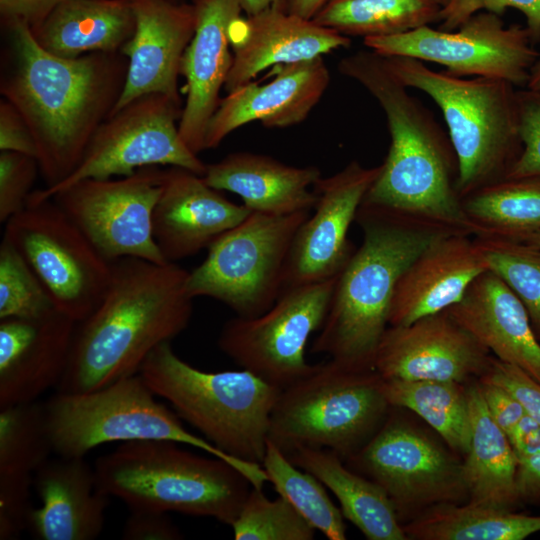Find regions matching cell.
<instances>
[{
	"mask_svg": "<svg viewBox=\"0 0 540 540\" xmlns=\"http://www.w3.org/2000/svg\"><path fill=\"white\" fill-rule=\"evenodd\" d=\"M525 88L540 93V46L538 48L536 60L530 68L529 77Z\"/></svg>",
	"mask_w": 540,
	"mask_h": 540,
	"instance_id": "cell-53",
	"label": "cell"
},
{
	"mask_svg": "<svg viewBox=\"0 0 540 540\" xmlns=\"http://www.w3.org/2000/svg\"><path fill=\"white\" fill-rule=\"evenodd\" d=\"M310 213L251 212L220 235L207 248L203 262L189 271V295L213 298L244 318L269 310L283 292L294 237Z\"/></svg>",
	"mask_w": 540,
	"mask_h": 540,
	"instance_id": "cell-10",
	"label": "cell"
},
{
	"mask_svg": "<svg viewBox=\"0 0 540 540\" xmlns=\"http://www.w3.org/2000/svg\"><path fill=\"white\" fill-rule=\"evenodd\" d=\"M139 374L176 414L225 453L261 464L280 389L248 370L206 372L157 346Z\"/></svg>",
	"mask_w": 540,
	"mask_h": 540,
	"instance_id": "cell-7",
	"label": "cell"
},
{
	"mask_svg": "<svg viewBox=\"0 0 540 540\" xmlns=\"http://www.w3.org/2000/svg\"><path fill=\"white\" fill-rule=\"evenodd\" d=\"M488 270L501 278L524 305L540 341V249L495 237H474Z\"/></svg>",
	"mask_w": 540,
	"mask_h": 540,
	"instance_id": "cell-38",
	"label": "cell"
},
{
	"mask_svg": "<svg viewBox=\"0 0 540 540\" xmlns=\"http://www.w3.org/2000/svg\"><path fill=\"white\" fill-rule=\"evenodd\" d=\"M327 0H286V10L299 17L312 20Z\"/></svg>",
	"mask_w": 540,
	"mask_h": 540,
	"instance_id": "cell-51",
	"label": "cell"
},
{
	"mask_svg": "<svg viewBox=\"0 0 540 540\" xmlns=\"http://www.w3.org/2000/svg\"><path fill=\"white\" fill-rule=\"evenodd\" d=\"M230 526L236 540H312L316 530L288 500L254 487Z\"/></svg>",
	"mask_w": 540,
	"mask_h": 540,
	"instance_id": "cell-39",
	"label": "cell"
},
{
	"mask_svg": "<svg viewBox=\"0 0 540 540\" xmlns=\"http://www.w3.org/2000/svg\"><path fill=\"white\" fill-rule=\"evenodd\" d=\"M478 385L491 418L508 436L526 414L523 405L507 389L483 377Z\"/></svg>",
	"mask_w": 540,
	"mask_h": 540,
	"instance_id": "cell-46",
	"label": "cell"
},
{
	"mask_svg": "<svg viewBox=\"0 0 540 540\" xmlns=\"http://www.w3.org/2000/svg\"><path fill=\"white\" fill-rule=\"evenodd\" d=\"M508 438L517 460L540 453V423L527 413Z\"/></svg>",
	"mask_w": 540,
	"mask_h": 540,
	"instance_id": "cell-50",
	"label": "cell"
},
{
	"mask_svg": "<svg viewBox=\"0 0 540 540\" xmlns=\"http://www.w3.org/2000/svg\"><path fill=\"white\" fill-rule=\"evenodd\" d=\"M134 30L131 0H66L33 34L48 52L75 58L94 52H118Z\"/></svg>",
	"mask_w": 540,
	"mask_h": 540,
	"instance_id": "cell-30",
	"label": "cell"
},
{
	"mask_svg": "<svg viewBox=\"0 0 540 540\" xmlns=\"http://www.w3.org/2000/svg\"><path fill=\"white\" fill-rule=\"evenodd\" d=\"M230 44L233 61L224 85L227 92L251 82L272 65L323 57L349 47L351 39L313 20L272 8L237 19L231 26Z\"/></svg>",
	"mask_w": 540,
	"mask_h": 540,
	"instance_id": "cell-24",
	"label": "cell"
},
{
	"mask_svg": "<svg viewBox=\"0 0 540 540\" xmlns=\"http://www.w3.org/2000/svg\"><path fill=\"white\" fill-rule=\"evenodd\" d=\"M33 488L41 503L32 508L28 528L37 539L93 540L101 534L110 497L84 457L48 460L35 473Z\"/></svg>",
	"mask_w": 540,
	"mask_h": 540,
	"instance_id": "cell-26",
	"label": "cell"
},
{
	"mask_svg": "<svg viewBox=\"0 0 540 540\" xmlns=\"http://www.w3.org/2000/svg\"><path fill=\"white\" fill-rule=\"evenodd\" d=\"M363 43L383 56L440 64L455 76L497 78L526 87L539 42L526 25L506 26L501 16L481 11L452 31L426 25L400 34L366 37Z\"/></svg>",
	"mask_w": 540,
	"mask_h": 540,
	"instance_id": "cell-13",
	"label": "cell"
},
{
	"mask_svg": "<svg viewBox=\"0 0 540 540\" xmlns=\"http://www.w3.org/2000/svg\"><path fill=\"white\" fill-rule=\"evenodd\" d=\"M156 397L139 373L88 392H57L43 403L54 453L84 457L105 443L172 441L227 461L253 487L263 488L268 479L261 464L231 456L189 432Z\"/></svg>",
	"mask_w": 540,
	"mask_h": 540,
	"instance_id": "cell-8",
	"label": "cell"
},
{
	"mask_svg": "<svg viewBox=\"0 0 540 540\" xmlns=\"http://www.w3.org/2000/svg\"><path fill=\"white\" fill-rule=\"evenodd\" d=\"M508 8L524 15L526 26L540 43V0H453L441 9L439 29L452 31L475 13L487 11L501 16Z\"/></svg>",
	"mask_w": 540,
	"mask_h": 540,
	"instance_id": "cell-43",
	"label": "cell"
},
{
	"mask_svg": "<svg viewBox=\"0 0 540 540\" xmlns=\"http://www.w3.org/2000/svg\"><path fill=\"white\" fill-rule=\"evenodd\" d=\"M131 4L135 30L120 50L128 59V68L122 94L112 113L151 93H161L181 103L178 76L183 54L195 31L193 4L171 0H131Z\"/></svg>",
	"mask_w": 540,
	"mask_h": 540,
	"instance_id": "cell-21",
	"label": "cell"
},
{
	"mask_svg": "<svg viewBox=\"0 0 540 540\" xmlns=\"http://www.w3.org/2000/svg\"><path fill=\"white\" fill-rule=\"evenodd\" d=\"M54 453L44 405L37 401L0 408V539L28 528L30 495L38 469Z\"/></svg>",
	"mask_w": 540,
	"mask_h": 540,
	"instance_id": "cell-28",
	"label": "cell"
},
{
	"mask_svg": "<svg viewBox=\"0 0 540 540\" xmlns=\"http://www.w3.org/2000/svg\"><path fill=\"white\" fill-rule=\"evenodd\" d=\"M286 456L332 491L343 516L367 539H408L386 492L371 479L348 467L337 453L324 448L300 447Z\"/></svg>",
	"mask_w": 540,
	"mask_h": 540,
	"instance_id": "cell-31",
	"label": "cell"
},
{
	"mask_svg": "<svg viewBox=\"0 0 540 540\" xmlns=\"http://www.w3.org/2000/svg\"><path fill=\"white\" fill-rule=\"evenodd\" d=\"M0 150L37 157L33 135L17 109L7 100L0 101Z\"/></svg>",
	"mask_w": 540,
	"mask_h": 540,
	"instance_id": "cell-47",
	"label": "cell"
},
{
	"mask_svg": "<svg viewBox=\"0 0 540 540\" xmlns=\"http://www.w3.org/2000/svg\"><path fill=\"white\" fill-rule=\"evenodd\" d=\"M6 28L0 94L28 125L45 188H51L73 173L114 110L128 59L120 51L59 57L40 46L26 24Z\"/></svg>",
	"mask_w": 540,
	"mask_h": 540,
	"instance_id": "cell-1",
	"label": "cell"
},
{
	"mask_svg": "<svg viewBox=\"0 0 540 540\" xmlns=\"http://www.w3.org/2000/svg\"><path fill=\"white\" fill-rule=\"evenodd\" d=\"M250 213L209 186L203 176L169 166L152 214L154 241L166 262L176 263L207 249Z\"/></svg>",
	"mask_w": 540,
	"mask_h": 540,
	"instance_id": "cell-20",
	"label": "cell"
},
{
	"mask_svg": "<svg viewBox=\"0 0 540 540\" xmlns=\"http://www.w3.org/2000/svg\"><path fill=\"white\" fill-rule=\"evenodd\" d=\"M381 165L351 161L314 185V212L299 227L285 266L283 291L339 275L354 253L348 231Z\"/></svg>",
	"mask_w": 540,
	"mask_h": 540,
	"instance_id": "cell-17",
	"label": "cell"
},
{
	"mask_svg": "<svg viewBox=\"0 0 540 540\" xmlns=\"http://www.w3.org/2000/svg\"><path fill=\"white\" fill-rule=\"evenodd\" d=\"M408 539L522 540L540 531V515L471 503L431 506L403 525Z\"/></svg>",
	"mask_w": 540,
	"mask_h": 540,
	"instance_id": "cell-33",
	"label": "cell"
},
{
	"mask_svg": "<svg viewBox=\"0 0 540 540\" xmlns=\"http://www.w3.org/2000/svg\"><path fill=\"white\" fill-rule=\"evenodd\" d=\"M277 68L271 81H251L220 100L206 128L204 150L216 148L226 136L252 121L268 128H285L307 118L329 85L323 57Z\"/></svg>",
	"mask_w": 540,
	"mask_h": 540,
	"instance_id": "cell-23",
	"label": "cell"
},
{
	"mask_svg": "<svg viewBox=\"0 0 540 540\" xmlns=\"http://www.w3.org/2000/svg\"><path fill=\"white\" fill-rule=\"evenodd\" d=\"M261 465L279 496L288 500L316 530L330 540L346 539L341 509L331 501L321 481L294 465L269 440Z\"/></svg>",
	"mask_w": 540,
	"mask_h": 540,
	"instance_id": "cell-37",
	"label": "cell"
},
{
	"mask_svg": "<svg viewBox=\"0 0 540 540\" xmlns=\"http://www.w3.org/2000/svg\"><path fill=\"white\" fill-rule=\"evenodd\" d=\"M383 57L405 86L421 90L440 108L458 161L462 199L506 178L522 151L513 84L435 71L410 57Z\"/></svg>",
	"mask_w": 540,
	"mask_h": 540,
	"instance_id": "cell-6",
	"label": "cell"
},
{
	"mask_svg": "<svg viewBox=\"0 0 540 540\" xmlns=\"http://www.w3.org/2000/svg\"><path fill=\"white\" fill-rule=\"evenodd\" d=\"M189 271L125 257L112 261L110 285L96 309L77 323L57 392L92 391L138 374L148 355L189 325Z\"/></svg>",
	"mask_w": 540,
	"mask_h": 540,
	"instance_id": "cell-3",
	"label": "cell"
},
{
	"mask_svg": "<svg viewBox=\"0 0 540 540\" xmlns=\"http://www.w3.org/2000/svg\"><path fill=\"white\" fill-rule=\"evenodd\" d=\"M179 443H122L94 465L99 488L132 509L211 517L231 525L251 488L227 461L201 456Z\"/></svg>",
	"mask_w": 540,
	"mask_h": 540,
	"instance_id": "cell-5",
	"label": "cell"
},
{
	"mask_svg": "<svg viewBox=\"0 0 540 540\" xmlns=\"http://www.w3.org/2000/svg\"><path fill=\"white\" fill-rule=\"evenodd\" d=\"M338 70L364 87L383 109L390 146L362 203L413 222L472 235L457 184L458 161L433 113L390 70L385 58L357 51Z\"/></svg>",
	"mask_w": 540,
	"mask_h": 540,
	"instance_id": "cell-2",
	"label": "cell"
},
{
	"mask_svg": "<svg viewBox=\"0 0 540 540\" xmlns=\"http://www.w3.org/2000/svg\"><path fill=\"white\" fill-rule=\"evenodd\" d=\"M517 461L516 484L520 502L540 504V453Z\"/></svg>",
	"mask_w": 540,
	"mask_h": 540,
	"instance_id": "cell-49",
	"label": "cell"
},
{
	"mask_svg": "<svg viewBox=\"0 0 540 540\" xmlns=\"http://www.w3.org/2000/svg\"><path fill=\"white\" fill-rule=\"evenodd\" d=\"M355 221L362 229V244L337 276L311 352L353 369L374 370L400 277L429 245L454 233L364 203Z\"/></svg>",
	"mask_w": 540,
	"mask_h": 540,
	"instance_id": "cell-4",
	"label": "cell"
},
{
	"mask_svg": "<svg viewBox=\"0 0 540 540\" xmlns=\"http://www.w3.org/2000/svg\"><path fill=\"white\" fill-rule=\"evenodd\" d=\"M388 416L346 465L386 492L399 520L437 504L468 502L462 463L413 426Z\"/></svg>",
	"mask_w": 540,
	"mask_h": 540,
	"instance_id": "cell-15",
	"label": "cell"
},
{
	"mask_svg": "<svg viewBox=\"0 0 540 540\" xmlns=\"http://www.w3.org/2000/svg\"><path fill=\"white\" fill-rule=\"evenodd\" d=\"M469 449L462 462L468 503L514 510L520 504L518 461L508 436L491 418L478 384L467 388Z\"/></svg>",
	"mask_w": 540,
	"mask_h": 540,
	"instance_id": "cell-32",
	"label": "cell"
},
{
	"mask_svg": "<svg viewBox=\"0 0 540 540\" xmlns=\"http://www.w3.org/2000/svg\"><path fill=\"white\" fill-rule=\"evenodd\" d=\"M511 392L527 414L540 423V383L517 366L492 357L487 370L480 376Z\"/></svg>",
	"mask_w": 540,
	"mask_h": 540,
	"instance_id": "cell-44",
	"label": "cell"
},
{
	"mask_svg": "<svg viewBox=\"0 0 540 540\" xmlns=\"http://www.w3.org/2000/svg\"><path fill=\"white\" fill-rule=\"evenodd\" d=\"M447 310L498 360L519 367L540 383V341L524 305L496 274L482 273Z\"/></svg>",
	"mask_w": 540,
	"mask_h": 540,
	"instance_id": "cell-27",
	"label": "cell"
},
{
	"mask_svg": "<svg viewBox=\"0 0 540 540\" xmlns=\"http://www.w3.org/2000/svg\"><path fill=\"white\" fill-rule=\"evenodd\" d=\"M522 151L506 178L540 180V93L517 90Z\"/></svg>",
	"mask_w": 540,
	"mask_h": 540,
	"instance_id": "cell-42",
	"label": "cell"
},
{
	"mask_svg": "<svg viewBox=\"0 0 540 540\" xmlns=\"http://www.w3.org/2000/svg\"><path fill=\"white\" fill-rule=\"evenodd\" d=\"M337 276L289 288L263 314L226 321L218 347L234 363L283 390L310 374L305 347L326 318Z\"/></svg>",
	"mask_w": 540,
	"mask_h": 540,
	"instance_id": "cell-14",
	"label": "cell"
},
{
	"mask_svg": "<svg viewBox=\"0 0 540 540\" xmlns=\"http://www.w3.org/2000/svg\"><path fill=\"white\" fill-rule=\"evenodd\" d=\"M182 109V103L161 93L134 99L100 125L68 178L54 187L34 190L31 196L51 198L84 179L130 176L148 166H175L203 176L207 164L179 133Z\"/></svg>",
	"mask_w": 540,
	"mask_h": 540,
	"instance_id": "cell-12",
	"label": "cell"
},
{
	"mask_svg": "<svg viewBox=\"0 0 540 540\" xmlns=\"http://www.w3.org/2000/svg\"><path fill=\"white\" fill-rule=\"evenodd\" d=\"M382 391L391 408L416 413L452 450L466 454L470 443V417L467 389L462 383L382 378Z\"/></svg>",
	"mask_w": 540,
	"mask_h": 540,
	"instance_id": "cell-35",
	"label": "cell"
},
{
	"mask_svg": "<svg viewBox=\"0 0 540 540\" xmlns=\"http://www.w3.org/2000/svg\"><path fill=\"white\" fill-rule=\"evenodd\" d=\"M122 538L125 540H179L183 538L168 512L132 509L127 517Z\"/></svg>",
	"mask_w": 540,
	"mask_h": 540,
	"instance_id": "cell-45",
	"label": "cell"
},
{
	"mask_svg": "<svg viewBox=\"0 0 540 540\" xmlns=\"http://www.w3.org/2000/svg\"><path fill=\"white\" fill-rule=\"evenodd\" d=\"M432 0H327L312 19L345 36H388L439 21Z\"/></svg>",
	"mask_w": 540,
	"mask_h": 540,
	"instance_id": "cell-36",
	"label": "cell"
},
{
	"mask_svg": "<svg viewBox=\"0 0 540 540\" xmlns=\"http://www.w3.org/2000/svg\"><path fill=\"white\" fill-rule=\"evenodd\" d=\"M487 270L474 237L450 234L436 240L400 277L391 302L389 326H405L449 309Z\"/></svg>",
	"mask_w": 540,
	"mask_h": 540,
	"instance_id": "cell-25",
	"label": "cell"
},
{
	"mask_svg": "<svg viewBox=\"0 0 540 540\" xmlns=\"http://www.w3.org/2000/svg\"><path fill=\"white\" fill-rule=\"evenodd\" d=\"M239 2L247 16L272 8L286 10V0H239Z\"/></svg>",
	"mask_w": 540,
	"mask_h": 540,
	"instance_id": "cell-52",
	"label": "cell"
},
{
	"mask_svg": "<svg viewBox=\"0 0 540 540\" xmlns=\"http://www.w3.org/2000/svg\"><path fill=\"white\" fill-rule=\"evenodd\" d=\"M77 322L55 309L0 319V408L36 401L61 383Z\"/></svg>",
	"mask_w": 540,
	"mask_h": 540,
	"instance_id": "cell-19",
	"label": "cell"
},
{
	"mask_svg": "<svg viewBox=\"0 0 540 540\" xmlns=\"http://www.w3.org/2000/svg\"><path fill=\"white\" fill-rule=\"evenodd\" d=\"M492 356L448 310L405 326H388L374 358L383 379L435 380L464 384L480 377Z\"/></svg>",
	"mask_w": 540,
	"mask_h": 540,
	"instance_id": "cell-18",
	"label": "cell"
},
{
	"mask_svg": "<svg viewBox=\"0 0 540 540\" xmlns=\"http://www.w3.org/2000/svg\"><path fill=\"white\" fill-rule=\"evenodd\" d=\"M163 173L148 166L120 179H84L51 198L107 260L133 257L163 264L152 232Z\"/></svg>",
	"mask_w": 540,
	"mask_h": 540,
	"instance_id": "cell-16",
	"label": "cell"
},
{
	"mask_svg": "<svg viewBox=\"0 0 540 540\" xmlns=\"http://www.w3.org/2000/svg\"><path fill=\"white\" fill-rule=\"evenodd\" d=\"M434 1L441 9L446 7L453 0H432Z\"/></svg>",
	"mask_w": 540,
	"mask_h": 540,
	"instance_id": "cell-55",
	"label": "cell"
},
{
	"mask_svg": "<svg viewBox=\"0 0 540 540\" xmlns=\"http://www.w3.org/2000/svg\"><path fill=\"white\" fill-rule=\"evenodd\" d=\"M390 408L375 370L330 359L280 391L268 440L285 455L300 447L324 448L346 460L374 436Z\"/></svg>",
	"mask_w": 540,
	"mask_h": 540,
	"instance_id": "cell-9",
	"label": "cell"
},
{
	"mask_svg": "<svg viewBox=\"0 0 540 540\" xmlns=\"http://www.w3.org/2000/svg\"><path fill=\"white\" fill-rule=\"evenodd\" d=\"M193 6L195 31L180 65L186 99L179 133L198 155L204 151L206 128L219 105V92L232 65L231 26L243 10L239 0H194Z\"/></svg>",
	"mask_w": 540,
	"mask_h": 540,
	"instance_id": "cell-22",
	"label": "cell"
},
{
	"mask_svg": "<svg viewBox=\"0 0 540 540\" xmlns=\"http://www.w3.org/2000/svg\"><path fill=\"white\" fill-rule=\"evenodd\" d=\"M521 242L527 243L533 247L540 249V231L526 237Z\"/></svg>",
	"mask_w": 540,
	"mask_h": 540,
	"instance_id": "cell-54",
	"label": "cell"
},
{
	"mask_svg": "<svg viewBox=\"0 0 540 540\" xmlns=\"http://www.w3.org/2000/svg\"><path fill=\"white\" fill-rule=\"evenodd\" d=\"M5 236L25 258L55 307L77 323L103 299L112 262L52 199L29 196L26 207L4 224Z\"/></svg>",
	"mask_w": 540,
	"mask_h": 540,
	"instance_id": "cell-11",
	"label": "cell"
},
{
	"mask_svg": "<svg viewBox=\"0 0 540 540\" xmlns=\"http://www.w3.org/2000/svg\"><path fill=\"white\" fill-rule=\"evenodd\" d=\"M321 177L316 166H291L251 152L231 153L207 164L203 175L212 188L238 195L251 212L273 215L312 211L314 185Z\"/></svg>",
	"mask_w": 540,
	"mask_h": 540,
	"instance_id": "cell-29",
	"label": "cell"
},
{
	"mask_svg": "<svg viewBox=\"0 0 540 540\" xmlns=\"http://www.w3.org/2000/svg\"><path fill=\"white\" fill-rule=\"evenodd\" d=\"M474 237L522 241L540 231V180L505 178L462 199Z\"/></svg>",
	"mask_w": 540,
	"mask_h": 540,
	"instance_id": "cell-34",
	"label": "cell"
},
{
	"mask_svg": "<svg viewBox=\"0 0 540 540\" xmlns=\"http://www.w3.org/2000/svg\"><path fill=\"white\" fill-rule=\"evenodd\" d=\"M57 309L47 290L17 248L0 243V319L31 318Z\"/></svg>",
	"mask_w": 540,
	"mask_h": 540,
	"instance_id": "cell-40",
	"label": "cell"
},
{
	"mask_svg": "<svg viewBox=\"0 0 540 540\" xmlns=\"http://www.w3.org/2000/svg\"><path fill=\"white\" fill-rule=\"evenodd\" d=\"M66 0H0L5 24L20 22L36 31L49 13Z\"/></svg>",
	"mask_w": 540,
	"mask_h": 540,
	"instance_id": "cell-48",
	"label": "cell"
},
{
	"mask_svg": "<svg viewBox=\"0 0 540 540\" xmlns=\"http://www.w3.org/2000/svg\"><path fill=\"white\" fill-rule=\"evenodd\" d=\"M40 173L38 161L26 154L1 151L0 153V222L5 224L22 211L32 187Z\"/></svg>",
	"mask_w": 540,
	"mask_h": 540,
	"instance_id": "cell-41",
	"label": "cell"
}]
</instances>
